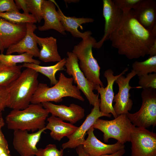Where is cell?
Instances as JSON below:
<instances>
[{
    "label": "cell",
    "mask_w": 156,
    "mask_h": 156,
    "mask_svg": "<svg viewBox=\"0 0 156 156\" xmlns=\"http://www.w3.org/2000/svg\"><path fill=\"white\" fill-rule=\"evenodd\" d=\"M138 83L143 89H156V73L149 74L138 77Z\"/></svg>",
    "instance_id": "f546056e"
},
{
    "label": "cell",
    "mask_w": 156,
    "mask_h": 156,
    "mask_svg": "<svg viewBox=\"0 0 156 156\" xmlns=\"http://www.w3.org/2000/svg\"><path fill=\"white\" fill-rule=\"evenodd\" d=\"M72 77H66L62 73L59 75L57 83L49 87L44 83H39L31 100V103L41 104L44 102H61L62 98L70 97L84 101V99L81 95L77 86L73 85Z\"/></svg>",
    "instance_id": "277c9868"
},
{
    "label": "cell",
    "mask_w": 156,
    "mask_h": 156,
    "mask_svg": "<svg viewBox=\"0 0 156 156\" xmlns=\"http://www.w3.org/2000/svg\"><path fill=\"white\" fill-rule=\"evenodd\" d=\"M125 153V148L119 150L116 153L110 154H106L99 156H123Z\"/></svg>",
    "instance_id": "74e56055"
},
{
    "label": "cell",
    "mask_w": 156,
    "mask_h": 156,
    "mask_svg": "<svg viewBox=\"0 0 156 156\" xmlns=\"http://www.w3.org/2000/svg\"><path fill=\"white\" fill-rule=\"evenodd\" d=\"M0 17L16 24L33 23L37 22L31 14L21 13L19 11H12L0 13Z\"/></svg>",
    "instance_id": "4316f807"
},
{
    "label": "cell",
    "mask_w": 156,
    "mask_h": 156,
    "mask_svg": "<svg viewBox=\"0 0 156 156\" xmlns=\"http://www.w3.org/2000/svg\"><path fill=\"white\" fill-rule=\"evenodd\" d=\"M4 48L3 47L1 44L0 42V53H3L4 51Z\"/></svg>",
    "instance_id": "b9f144b4"
},
{
    "label": "cell",
    "mask_w": 156,
    "mask_h": 156,
    "mask_svg": "<svg viewBox=\"0 0 156 156\" xmlns=\"http://www.w3.org/2000/svg\"><path fill=\"white\" fill-rule=\"evenodd\" d=\"M37 29L33 23H26V31L25 36L17 43L9 47L6 54L17 53L19 54L27 53L35 57H39L40 49L34 36V31Z\"/></svg>",
    "instance_id": "ac0fdd59"
},
{
    "label": "cell",
    "mask_w": 156,
    "mask_h": 156,
    "mask_svg": "<svg viewBox=\"0 0 156 156\" xmlns=\"http://www.w3.org/2000/svg\"><path fill=\"white\" fill-rule=\"evenodd\" d=\"M26 24H16L0 17V42L5 49L20 41L25 36Z\"/></svg>",
    "instance_id": "e0dca14e"
},
{
    "label": "cell",
    "mask_w": 156,
    "mask_h": 156,
    "mask_svg": "<svg viewBox=\"0 0 156 156\" xmlns=\"http://www.w3.org/2000/svg\"><path fill=\"white\" fill-rule=\"evenodd\" d=\"M131 156H156V134L146 128L135 127L131 133Z\"/></svg>",
    "instance_id": "9c48e42d"
},
{
    "label": "cell",
    "mask_w": 156,
    "mask_h": 156,
    "mask_svg": "<svg viewBox=\"0 0 156 156\" xmlns=\"http://www.w3.org/2000/svg\"><path fill=\"white\" fill-rule=\"evenodd\" d=\"M103 16L105 21L104 34L97 42L93 48L99 49L104 42L109 39L110 36L117 27L122 18V13L115 5L112 0H103Z\"/></svg>",
    "instance_id": "5bb4252c"
},
{
    "label": "cell",
    "mask_w": 156,
    "mask_h": 156,
    "mask_svg": "<svg viewBox=\"0 0 156 156\" xmlns=\"http://www.w3.org/2000/svg\"><path fill=\"white\" fill-rule=\"evenodd\" d=\"M100 99L99 98L82 124L72 135L67 137L68 140L62 145L63 149L76 148L78 146L82 145L85 140V138L87 131L97 119L102 116L109 118L111 117V114H105L100 111Z\"/></svg>",
    "instance_id": "8fae6325"
},
{
    "label": "cell",
    "mask_w": 156,
    "mask_h": 156,
    "mask_svg": "<svg viewBox=\"0 0 156 156\" xmlns=\"http://www.w3.org/2000/svg\"><path fill=\"white\" fill-rule=\"evenodd\" d=\"M10 152L0 146V156H12L10 155Z\"/></svg>",
    "instance_id": "ab89813d"
},
{
    "label": "cell",
    "mask_w": 156,
    "mask_h": 156,
    "mask_svg": "<svg viewBox=\"0 0 156 156\" xmlns=\"http://www.w3.org/2000/svg\"><path fill=\"white\" fill-rule=\"evenodd\" d=\"M2 117V112H0V118Z\"/></svg>",
    "instance_id": "7bdbcfd3"
},
{
    "label": "cell",
    "mask_w": 156,
    "mask_h": 156,
    "mask_svg": "<svg viewBox=\"0 0 156 156\" xmlns=\"http://www.w3.org/2000/svg\"><path fill=\"white\" fill-rule=\"evenodd\" d=\"M76 150L78 156H89L84 152L82 145L77 146L76 148Z\"/></svg>",
    "instance_id": "f35d334b"
},
{
    "label": "cell",
    "mask_w": 156,
    "mask_h": 156,
    "mask_svg": "<svg viewBox=\"0 0 156 156\" xmlns=\"http://www.w3.org/2000/svg\"><path fill=\"white\" fill-rule=\"evenodd\" d=\"M5 125V122L2 117L0 118V130Z\"/></svg>",
    "instance_id": "60d3db41"
},
{
    "label": "cell",
    "mask_w": 156,
    "mask_h": 156,
    "mask_svg": "<svg viewBox=\"0 0 156 156\" xmlns=\"http://www.w3.org/2000/svg\"><path fill=\"white\" fill-rule=\"evenodd\" d=\"M15 2L16 7L18 10L22 9L24 11V13L26 14H29L26 0H15Z\"/></svg>",
    "instance_id": "e575fe53"
},
{
    "label": "cell",
    "mask_w": 156,
    "mask_h": 156,
    "mask_svg": "<svg viewBox=\"0 0 156 156\" xmlns=\"http://www.w3.org/2000/svg\"><path fill=\"white\" fill-rule=\"evenodd\" d=\"M67 55L65 65L66 73L72 76L77 87L83 93L90 104L94 106L99 99V94H95L93 92L96 85L86 77L79 68L78 60L75 54L72 52L68 51Z\"/></svg>",
    "instance_id": "ba28073f"
},
{
    "label": "cell",
    "mask_w": 156,
    "mask_h": 156,
    "mask_svg": "<svg viewBox=\"0 0 156 156\" xmlns=\"http://www.w3.org/2000/svg\"><path fill=\"white\" fill-rule=\"evenodd\" d=\"M45 127L37 132L29 133L25 130L14 131L13 144L21 156H35L38 148L36 146Z\"/></svg>",
    "instance_id": "7c38bea8"
},
{
    "label": "cell",
    "mask_w": 156,
    "mask_h": 156,
    "mask_svg": "<svg viewBox=\"0 0 156 156\" xmlns=\"http://www.w3.org/2000/svg\"><path fill=\"white\" fill-rule=\"evenodd\" d=\"M66 59L64 58L56 64L52 66H43L34 63H24L22 67L31 68L38 73H40L47 77L50 81L51 86L56 84L58 81L55 77V74L59 71L65 70L64 66Z\"/></svg>",
    "instance_id": "cb8c5ba5"
},
{
    "label": "cell",
    "mask_w": 156,
    "mask_h": 156,
    "mask_svg": "<svg viewBox=\"0 0 156 156\" xmlns=\"http://www.w3.org/2000/svg\"><path fill=\"white\" fill-rule=\"evenodd\" d=\"M63 149L59 150L55 144H49L44 148H38L36 156H63Z\"/></svg>",
    "instance_id": "4dcf8cb0"
},
{
    "label": "cell",
    "mask_w": 156,
    "mask_h": 156,
    "mask_svg": "<svg viewBox=\"0 0 156 156\" xmlns=\"http://www.w3.org/2000/svg\"><path fill=\"white\" fill-rule=\"evenodd\" d=\"M132 70L140 76L156 73V55L149 57L146 60L142 61H135L132 64Z\"/></svg>",
    "instance_id": "83f0119b"
},
{
    "label": "cell",
    "mask_w": 156,
    "mask_h": 156,
    "mask_svg": "<svg viewBox=\"0 0 156 156\" xmlns=\"http://www.w3.org/2000/svg\"><path fill=\"white\" fill-rule=\"evenodd\" d=\"M97 42L91 35L88 36L75 45L72 52L79 60V68L87 79L95 85L104 87L100 77L101 68L92 53V48Z\"/></svg>",
    "instance_id": "5b68a950"
},
{
    "label": "cell",
    "mask_w": 156,
    "mask_h": 156,
    "mask_svg": "<svg viewBox=\"0 0 156 156\" xmlns=\"http://www.w3.org/2000/svg\"><path fill=\"white\" fill-rule=\"evenodd\" d=\"M139 22L151 31L156 27V1L141 0L137 7L133 10Z\"/></svg>",
    "instance_id": "ffe728a7"
},
{
    "label": "cell",
    "mask_w": 156,
    "mask_h": 156,
    "mask_svg": "<svg viewBox=\"0 0 156 156\" xmlns=\"http://www.w3.org/2000/svg\"><path fill=\"white\" fill-rule=\"evenodd\" d=\"M43 1V0H26L29 12L31 13L39 23L43 19L42 5Z\"/></svg>",
    "instance_id": "f1b7e54d"
},
{
    "label": "cell",
    "mask_w": 156,
    "mask_h": 156,
    "mask_svg": "<svg viewBox=\"0 0 156 156\" xmlns=\"http://www.w3.org/2000/svg\"><path fill=\"white\" fill-rule=\"evenodd\" d=\"M122 13L120 22L109 38L112 45L119 54L129 59L144 57L156 40V35L139 22L133 10Z\"/></svg>",
    "instance_id": "6da1fadb"
},
{
    "label": "cell",
    "mask_w": 156,
    "mask_h": 156,
    "mask_svg": "<svg viewBox=\"0 0 156 156\" xmlns=\"http://www.w3.org/2000/svg\"><path fill=\"white\" fill-rule=\"evenodd\" d=\"M41 104L51 115L73 124L83 119L85 116L84 109L74 103L71 104L69 106L56 105L48 102Z\"/></svg>",
    "instance_id": "2e32d148"
},
{
    "label": "cell",
    "mask_w": 156,
    "mask_h": 156,
    "mask_svg": "<svg viewBox=\"0 0 156 156\" xmlns=\"http://www.w3.org/2000/svg\"><path fill=\"white\" fill-rule=\"evenodd\" d=\"M9 98V92L7 86L0 85V112L7 107Z\"/></svg>",
    "instance_id": "d6a6232c"
},
{
    "label": "cell",
    "mask_w": 156,
    "mask_h": 156,
    "mask_svg": "<svg viewBox=\"0 0 156 156\" xmlns=\"http://www.w3.org/2000/svg\"><path fill=\"white\" fill-rule=\"evenodd\" d=\"M142 103L140 109L134 113L126 114L135 126L148 128L156 125V90L148 88L141 93Z\"/></svg>",
    "instance_id": "52a82bcc"
},
{
    "label": "cell",
    "mask_w": 156,
    "mask_h": 156,
    "mask_svg": "<svg viewBox=\"0 0 156 156\" xmlns=\"http://www.w3.org/2000/svg\"><path fill=\"white\" fill-rule=\"evenodd\" d=\"M94 130L92 126L88 130L87 133L88 137L82 145L84 152L89 156L110 154L125 148L124 144L118 141L112 144H106L101 142L94 135Z\"/></svg>",
    "instance_id": "9a60e30c"
},
{
    "label": "cell",
    "mask_w": 156,
    "mask_h": 156,
    "mask_svg": "<svg viewBox=\"0 0 156 156\" xmlns=\"http://www.w3.org/2000/svg\"><path fill=\"white\" fill-rule=\"evenodd\" d=\"M31 55L24 53L19 55L4 54L0 53V62L2 63L9 66H14L19 63H34L40 65V61L33 58Z\"/></svg>",
    "instance_id": "484cf974"
},
{
    "label": "cell",
    "mask_w": 156,
    "mask_h": 156,
    "mask_svg": "<svg viewBox=\"0 0 156 156\" xmlns=\"http://www.w3.org/2000/svg\"><path fill=\"white\" fill-rule=\"evenodd\" d=\"M92 127L103 132L105 142H108L110 138H114L124 144L130 141L131 133L135 126L131 123L126 114H122L111 120L99 118Z\"/></svg>",
    "instance_id": "8992f818"
},
{
    "label": "cell",
    "mask_w": 156,
    "mask_h": 156,
    "mask_svg": "<svg viewBox=\"0 0 156 156\" xmlns=\"http://www.w3.org/2000/svg\"><path fill=\"white\" fill-rule=\"evenodd\" d=\"M124 74L121 75L115 82L118 86V91L114 96L113 102L115 103L113 107L117 116L122 114H126L132 108L133 102L130 98V90L134 88H141L140 86L132 87L129 84L131 79L137 75L136 72L132 70L126 77L123 75Z\"/></svg>",
    "instance_id": "30bf717a"
},
{
    "label": "cell",
    "mask_w": 156,
    "mask_h": 156,
    "mask_svg": "<svg viewBox=\"0 0 156 156\" xmlns=\"http://www.w3.org/2000/svg\"><path fill=\"white\" fill-rule=\"evenodd\" d=\"M47 120L48 122L45 126L46 129L51 131L50 135L53 139L59 141L64 137L72 135L78 127L53 115L48 118Z\"/></svg>",
    "instance_id": "603a6c76"
},
{
    "label": "cell",
    "mask_w": 156,
    "mask_h": 156,
    "mask_svg": "<svg viewBox=\"0 0 156 156\" xmlns=\"http://www.w3.org/2000/svg\"><path fill=\"white\" fill-rule=\"evenodd\" d=\"M38 75L34 70L26 68L7 86L9 94L7 107L12 109L22 110L28 106L39 83Z\"/></svg>",
    "instance_id": "7a4b0ae2"
},
{
    "label": "cell",
    "mask_w": 156,
    "mask_h": 156,
    "mask_svg": "<svg viewBox=\"0 0 156 156\" xmlns=\"http://www.w3.org/2000/svg\"><path fill=\"white\" fill-rule=\"evenodd\" d=\"M0 146L10 152L7 141L1 130H0Z\"/></svg>",
    "instance_id": "d590c367"
},
{
    "label": "cell",
    "mask_w": 156,
    "mask_h": 156,
    "mask_svg": "<svg viewBox=\"0 0 156 156\" xmlns=\"http://www.w3.org/2000/svg\"><path fill=\"white\" fill-rule=\"evenodd\" d=\"M49 113L41 104L31 103L22 110L12 109L6 116L5 122L9 129L33 132L45 127Z\"/></svg>",
    "instance_id": "3957f363"
},
{
    "label": "cell",
    "mask_w": 156,
    "mask_h": 156,
    "mask_svg": "<svg viewBox=\"0 0 156 156\" xmlns=\"http://www.w3.org/2000/svg\"><path fill=\"white\" fill-rule=\"evenodd\" d=\"M116 6L122 12L135 9L141 0H112Z\"/></svg>",
    "instance_id": "1f68e13d"
},
{
    "label": "cell",
    "mask_w": 156,
    "mask_h": 156,
    "mask_svg": "<svg viewBox=\"0 0 156 156\" xmlns=\"http://www.w3.org/2000/svg\"><path fill=\"white\" fill-rule=\"evenodd\" d=\"M148 55H149V57L156 55V40L149 48Z\"/></svg>",
    "instance_id": "8d00e7d4"
},
{
    "label": "cell",
    "mask_w": 156,
    "mask_h": 156,
    "mask_svg": "<svg viewBox=\"0 0 156 156\" xmlns=\"http://www.w3.org/2000/svg\"><path fill=\"white\" fill-rule=\"evenodd\" d=\"M55 6L52 0H43L42 11L44 23L38 28L41 31L53 29L65 35L66 34L57 16Z\"/></svg>",
    "instance_id": "44dd1931"
},
{
    "label": "cell",
    "mask_w": 156,
    "mask_h": 156,
    "mask_svg": "<svg viewBox=\"0 0 156 156\" xmlns=\"http://www.w3.org/2000/svg\"><path fill=\"white\" fill-rule=\"evenodd\" d=\"M12 11H19L13 0H0V13Z\"/></svg>",
    "instance_id": "836d02e7"
},
{
    "label": "cell",
    "mask_w": 156,
    "mask_h": 156,
    "mask_svg": "<svg viewBox=\"0 0 156 156\" xmlns=\"http://www.w3.org/2000/svg\"><path fill=\"white\" fill-rule=\"evenodd\" d=\"M128 70L126 68L119 75L115 76L113 70L109 69L105 71L103 75L106 79L107 85L105 87L96 85L95 90H97L100 96V109L102 113L106 114H111L114 118L118 116L113 109V103L114 97L113 85L116 79L122 74H125Z\"/></svg>",
    "instance_id": "4fadbf2b"
},
{
    "label": "cell",
    "mask_w": 156,
    "mask_h": 156,
    "mask_svg": "<svg viewBox=\"0 0 156 156\" xmlns=\"http://www.w3.org/2000/svg\"><path fill=\"white\" fill-rule=\"evenodd\" d=\"M35 38L40 48L39 59L44 62H59L62 59L58 53L56 39L52 36L39 37L35 34Z\"/></svg>",
    "instance_id": "7402d4cb"
},
{
    "label": "cell",
    "mask_w": 156,
    "mask_h": 156,
    "mask_svg": "<svg viewBox=\"0 0 156 156\" xmlns=\"http://www.w3.org/2000/svg\"><path fill=\"white\" fill-rule=\"evenodd\" d=\"M52 1L58 8L57 11V15L65 31L69 32L74 37L81 38L82 39L91 35L92 33L91 31H88L82 33L79 31L78 28L79 27L81 29L83 30L81 25L93 22L94 21L93 18L66 16L63 13L56 2L54 0Z\"/></svg>",
    "instance_id": "d6986e66"
},
{
    "label": "cell",
    "mask_w": 156,
    "mask_h": 156,
    "mask_svg": "<svg viewBox=\"0 0 156 156\" xmlns=\"http://www.w3.org/2000/svg\"><path fill=\"white\" fill-rule=\"evenodd\" d=\"M22 65L9 66L0 62V85L7 86L21 74Z\"/></svg>",
    "instance_id": "d4e9b609"
},
{
    "label": "cell",
    "mask_w": 156,
    "mask_h": 156,
    "mask_svg": "<svg viewBox=\"0 0 156 156\" xmlns=\"http://www.w3.org/2000/svg\"></svg>",
    "instance_id": "ee69618b"
}]
</instances>
